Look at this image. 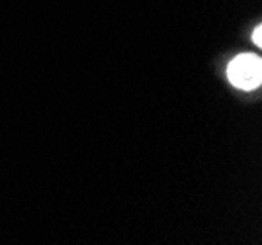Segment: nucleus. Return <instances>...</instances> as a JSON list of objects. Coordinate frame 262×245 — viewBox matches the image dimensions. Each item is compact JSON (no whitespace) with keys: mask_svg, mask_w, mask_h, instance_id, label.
<instances>
[{"mask_svg":"<svg viewBox=\"0 0 262 245\" xmlns=\"http://www.w3.org/2000/svg\"><path fill=\"white\" fill-rule=\"evenodd\" d=\"M245 39L254 47V51H260L262 49V22H260V18H254V20L249 24V28H247V32H245Z\"/></svg>","mask_w":262,"mask_h":245,"instance_id":"obj_2","label":"nucleus"},{"mask_svg":"<svg viewBox=\"0 0 262 245\" xmlns=\"http://www.w3.org/2000/svg\"><path fill=\"white\" fill-rule=\"evenodd\" d=\"M215 73L225 87L245 102L262 98V55L254 49H231L215 61Z\"/></svg>","mask_w":262,"mask_h":245,"instance_id":"obj_1","label":"nucleus"}]
</instances>
